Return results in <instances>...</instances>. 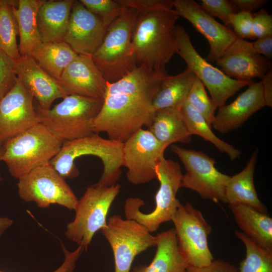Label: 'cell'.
Returning a JSON list of instances; mask_svg holds the SVG:
<instances>
[{"label":"cell","instance_id":"obj_1","mask_svg":"<svg viewBox=\"0 0 272 272\" xmlns=\"http://www.w3.org/2000/svg\"><path fill=\"white\" fill-rule=\"evenodd\" d=\"M167 72H155L137 65L127 75L107 83L102 107L94 118V133L124 143L138 130L149 127L155 111L154 97Z\"/></svg>","mask_w":272,"mask_h":272},{"label":"cell","instance_id":"obj_2","mask_svg":"<svg viewBox=\"0 0 272 272\" xmlns=\"http://www.w3.org/2000/svg\"><path fill=\"white\" fill-rule=\"evenodd\" d=\"M179 17L174 9L137 12L131 35L137 65L166 71L167 64L177 51L175 28Z\"/></svg>","mask_w":272,"mask_h":272},{"label":"cell","instance_id":"obj_3","mask_svg":"<svg viewBox=\"0 0 272 272\" xmlns=\"http://www.w3.org/2000/svg\"><path fill=\"white\" fill-rule=\"evenodd\" d=\"M123 143L104 139L94 133L89 136L64 142L58 153L50 161L52 167L64 179L79 175L75 160L82 156L99 158L103 165V172L97 184L110 186L116 184L123 166Z\"/></svg>","mask_w":272,"mask_h":272},{"label":"cell","instance_id":"obj_4","mask_svg":"<svg viewBox=\"0 0 272 272\" xmlns=\"http://www.w3.org/2000/svg\"><path fill=\"white\" fill-rule=\"evenodd\" d=\"M103 99L71 94L52 108L35 109L40 123L63 143L93 134V122Z\"/></svg>","mask_w":272,"mask_h":272},{"label":"cell","instance_id":"obj_5","mask_svg":"<svg viewBox=\"0 0 272 272\" xmlns=\"http://www.w3.org/2000/svg\"><path fill=\"white\" fill-rule=\"evenodd\" d=\"M63 143L39 123L4 142L2 160L10 174L18 179L31 170L49 164Z\"/></svg>","mask_w":272,"mask_h":272},{"label":"cell","instance_id":"obj_6","mask_svg":"<svg viewBox=\"0 0 272 272\" xmlns=\"http://www.w3.org/2000/svg\"><path fill=\"white\" fill-rule=\"evenodd\" d=\"M137 11L127 9L109 26L100 46L91 55L108 83L115 82L137 66L131 35Z\"/></svg>","mask_w":272,"mask_h":272},{"label":"cell","instance_id":"obj_7","mask_svg":"<svg viewBox=\"0 0 272 272\" xmlns=\"http://www.w3.org/2000/svg\"><path fill=\"white\" fill-rule=\"evenodd\" d=\"M156 172L160 186L155 196L154 210L149 213L142 212L140 208L144 201L139 197L128 198L124 205L125 218L136 221L151 233L163 223L172 220L180 203L176 194L183 176L179 163L164 157L158 163Z\"/></svg>","mask_w":272,"mask_h":272},{"label":"cell","instance_id":"obj_8","mask_svg":"<svg viewBox=\"0 0 272 272\" xmlns=\"http://www.w3.org/2000/svg\"><path fill=\"white\" fill-rule=\"evenodd\" d=\"M118 184L107 186L97 183L88 187L78 199L73 221L66 225V238L86 251L95 234L107 224L109 209L120 192Z\"/></svg>","mask_w":272,"mask_h":272},{"label":"cell","instance_id":"obj_9","mask_svg":"<svg viewBox=\"0 0 272 272\" xmlns=\"http://www.w3.org/2000/svg\"><path fill=\"white\" fill-rule=\"evenodd\" d=\"M175 36L177 53L207 88L217 108L225 105L229 98L253 81H240L231 78L203 58L195 49L190 38L181 25H176Z\"/></svg>","mask_w":272,"mask_h":272},{"label":"cell","instance_id":"obj_10","mask_svg":"<svg viewBox=\"0 0 272 272\" xmlns=\"http://www.w3.org/2000/svg\"><path fill=\"white\" fill-rule=\"evenodd\" d=\"M172 152L182 163L186 173L183 174L181 187L191 189L204 199L226 202L225 191L230 176L215 167V159L201 151L187 149L176 145Z\"/></svg>","mask_w":272,"mask_h":272},{"label":"cell","instance_id":"obj_11","mask_svg":"<svg viewBox=\"0 0 272 272\" xmlns=\"http://www.w3.org/2000/svg\"><path fill=\"white\" fill-rule=\"evenodd\" d=\"M18 194L26 202L41 208L57 204L74 210L78 199L63 178L50 165L39 166L18 179Z\"/></svg>","mask_w":272,"mask_h":272},{"label":"cell","instance_id":"obj_12","mask_svg":"<svg viewBox=\"0 0 272 272\" xmlns=\"http://www.w3.org/2000/svg\"><path fill=\"white\" fill-rule=\"evenodd\" d=\"M112 249L114 272H130L134 258L148 248L156 246V237L135 220L114 215L101 230Z\"/></svg>","mask_w":272,"mask_h":272},{"label":"cell","instance_id":"obj_13","mask_svg":"<svg viewBox=\"0 0 272 272\" xmlns=\"http://www.w3.org/2000/svg\"><path fill=\"white\" fill-rule=\"evenodd\" d=\"M171 221L187 265L200 267L210 264L214 260L208 244L212 228L201 212L190 203H180Z\"/></svg>","mask_w":272,"mask_h":272},{"label":"cell","instance_id":"obj_14","mask_svg":"<svg viewBox=\"0 0 272 272\" xmlns=\"http://www.w3.org/2000/svg\"><path fill=\"white\" fill-rule=\"evenodd\" d=\"M166 148L148 129L141 128L133 134L123 143V163L127 169V180L139 185L156 178V167Z\"/></svg>","mask_w":272,"mask_h":272},{"label":"cell","instance_id":"obj_15","mask_svg":"<svg viewBox=\"0 0 272 272\" xmlns=\"http://www.w3.org/2000/svg\"><path fill=\"white\" fill-rule=\"evenodd\" d=\"M33 99L18 79L13 87L0 99L1 143L40 123Z\"/></svg>","mask_w":272,"mask_h":272},{"label":"cell","instance_id":"obj_16","mask_svg":"<svg viewBox=\"0 0 272 272\" xmlns=\"http://www.w3.org/2000/svg\"><path fill=\"white\" fill-rule=\"evenodd\" d=\"M178 16L189 22L207 39L210 46L207 61H215L237 38L234 31L218 22L200 4L193 0H174Z\"/></svg>","mask_w":272,"mask_h":272},{"label":"cell","instance_id":"obj_17","mask_svg":"<svg viewBox=\"0 0 272 272\" xmlns=\"http://www.w3.org/2000/svg\"><path fill=\"white\" fill-rule=\"evenodd\" d=\"M215 62L226 75L240 81L261 79L271 69L270 59L257 53L251 42L238 37Z\"/></svg>","mask_w":272,"mask_h":272},{"label":"cell","instance_id":"obj_18","mask_svg":"<svg viewBox=\"0 0 272 272\" xmlns=\"http://www.w3.org/2000/svg\"><path fill=\"white\" fill-rule=\"evenodd\" d=\"M108 27L80 1H74L64 41L78 54L92 55L102 42Z\"/></svg>","mask_w":272,"mask_h":272},{"label":"cell","instance_id":"obj_19","mask_svg":"<svg viewBox=\"0 0 272 272\" xmlns=\"http://www.w3.org/2000/svg\"><path fill=\"white\" fill-rule=\"evenodd\" d=\"M69 95L103 99L107 82L92 56L78 54L66 66L58 81Z\"/></svg>","mask_w":272,"mask_h":272},{"label":"cell","instance_id":"obj_20","mask_svg":"<svg viewBox=\"0 0 272 272\" xmlns=\"http://www.w3.org/2000/svg\"><path fill=\"white\" fill-rule=\"evenodd\" d=\"M247 86L234 101L218 108L212 126L220 133H226L239 128L252 114L265 106L261 82H252Z\"/></svg>","mask_w":272,"mask_h":272},{"label":"cell","instance_id":"obj_21","mask_svg":"<svg viewBox=\"0 0 272 272\" xmlns=\"http://www.w3.org/2000/svg\"><path fill=\"white\" fill-rule=\"evenodd\" d=\"M18 79L38 101L40 108L49 109L54 101L69 94L58 82L49 75L31 56L21 57L16 62Z\"/></svg>","mask_w":272,"mask_h":272},{"label":"cell","instance_id":"obj_22","mask_svg":"<svg viewBox=\"0 0 272 272\" xmlns=\"http://www.w3.org/2000/svg\"><path fill=\"white\" fill-rule=\"evenodd\" d=\"M74 0H43L37 14L42 42L64 41Z\"/></svg>","mask_w":272,"mask_h":272},{"label":"cell","instance_id":"obj_23","mask_svg":"<svg viewBox=\"0 0 272 272\" xmlns=\"http://www.w3.org/2000/svg\"><path fill=\"white\" fill-rule=\"evenodd\" d=\"M156 237L157 250L152 262L135 266L130 272H185L187 264L179 248L174 228Z\"/></svg>","mask_w":272,"mask_h":272},{"label":"cell","instance_id":"obj_24","mask_svg":"<svg viewBox=\"0 0 272 272\" xmlns=\"http://www.w3.org/2000/svg\"><path fill=\"white\" fill-rule=\"evenodd\" d=\"M255 150L245 168L239 173L230 176L226 185L225 195L229 205L240 204L266 214L267 210L258 197L253 177L258 157Z\"/></svg>","mask_w":272,"mask_h":272},{"label":"cell","instance_id":"obj_25","mask_svg":"<svg viewBox=\"0 0 272 272\" xmlns=\"http://www.w3.org/2000/svg\"><path fill=\"white\" fill-rule=\"evenodd\" d=\"M229 207L242 232L272 252V218L247 206L229 205Z\"/></svg>","mask_w":272,"mask_h":272},{"label":"cell","instance_id":"obj_26","mask_svg":"<svg viewBox=\"0 0 272 272\" xmlns=\"http://www.w3.org/2000/svg\"><path fill=\"white\" fill-rule=\"evenodd\" d=\"M195 78L194 74L187 67L179 74L165 76L153 99L155 112L169 108L180 109L186 101Z\"/></svg>","mask_w":272,"mask_h":272},{"label":"cell","instance_id":"obj_27","mask_svg":"<svg viewBox=\"0 0 272 272\" xmlns=\"http://www.w3.org/2000/svg\"><path fill=\"white\" fill-rule=\"evenodd\" d=\"M148 130L167 148L175 143L188 144L191 135L188 132L180 110L169 108L155 112Z\"/></svg>","mask_w":272,"mask_h":272},{"label":"cell","instance_id":"obj_28","mask_svg":"<svg viewBox=\"0 0 272 272\" xmlns=\"http://www.w3.org/2000/svg\"><path fill=\"white\" fill-rule=\"evenodd\" d=\"M43 0H18L16 14L20 37L21 57L31 56L42 43L37 26V14Z\"/></svg>","mask_w":272,"mask_h":272},{"label":"cell","instance_id":"obj_29","mask_svg":"<svg viewBox=\"0 0 272 272\" xmlns=\"http://www.w3.org/2000/svg\"><path fill=\"white\" fill-rule=\"evenodd\" d=\"M78 54L64 41L42 42L31 56L49 75L57 81L66 66Z\"/></svg>","mask_w":272,"mask_h":272},{"label":"cell","instance_id":"obj_30","mask_svg":"<svg viewBox=\"0 0 272 272\" xmlns=\"http://www.w3.org/2000/svg\"><path fill=\"white\" fill-rule=\"evenodd\" d=\"M179 110L186 128L191 135H198L211 143L220 152L227 154L231 160L240 157L241 151L219 138L212 130L211 126L204 117L190 105L187 100Z\"/></svg>","mask_w":272,"mask_h":272},{"label":"cell","instance_id":"obj_31","mask_svg":"<svg viewBox=\"0 0 272 272\" xmlns=\"http://www.w3.org/2000/svg\"><path fill=\"white\" fill-rule=\"evenodd\" d=\"M18 4V1L0 0V50L16 61L21 58L17 41Z\"/></svg>","mask_w":272,"mask_h":272},{"label":"cell","instance_id":"obj_32","mask_svg":"<svg viewBox=\"0 0 272 272\" xmlns=\"http://www.w3.org/2000/svg\"><path fill=\"white\" fill-rule=\"evenodd\" d=\"M236 237L244 244L245 258L238 272H272V252L261 247L242 232L235 231Z\"/></svg>","mask_w":272,"mask_h":272},{"label":"cell","instance_id":"obj_33","mask_svg":"<svg viewBox=\"0 0 272 272\" xmlns=\"http://www.w3.org/2000/svg\"><path fill=\"white\" fill-rule=\"evenodd\" d=\"M187 101L195 110L204 117L208 124L212 126L217 107L213 100L208 96L203 84L196 77Z\"/></svg>","mask_w":272,"mask_h":272},{"label":"cell","instance_id":"obj_34","mask_svg":"<svg viewBox=\"0 0 272 272\" xmlns=\"http://www.w3.org/2000/svg\"><path fill=\"white\" fill-rule=\"evenodd\" d=\"M85 8L98 16L108 27L126 9L118 0H80Z\"/></svg>","mask_w":272,"mask_h":272},{"label":"cell","instance_id":"obj_35","mask_svg":"<svg viewBox=\"0 0 272 272\" xmlns=\"http://www.w3.org/2000/svg\"><path fill=\"white\" fill-rule=\"evenodd\" d=\"M16 62L0 50V99L13 87L17 81Z\"/></svg>","mask_w":272,"mask_h":272},{"label":"cell","instance_id":"obj_36","mask_svg":"<svg viewBox=\"0 0 272 272\" xmlns=\"http://www.w3.org/2000/svg\"><path fill=\"white\" fill-rule=\"evenodd\" d=\"M200 5L209 14L219 18L226 26L229 25L230 16L239 11L231 1L201 0Z\"/></svg>","mask_w":272,"mask_h":272},{"label":"cell","instance_id":"obj_37","mask_svg":"<svg viewBox=\"0 0 272 272\" xmlns=\"http://www.w3.org/2000/svg\"><path fill=\"white\" fill-rule=\"evenodd\" d=\"M229 25L232 26L237 37L244 39H253L252 35V13L239 11L229 17Z\"/></svg>","mask_w":272,"mask_h":272},{"label":"cell","instance_id":"obj_38","mask_svg":"<svg viewBox=\"0 0 272 272\" xmlns=\"http://www.w3.org/2000/svg\"><path fill=\"white\" fill-rule=\"evenodd\" d=\"M118 2L125 8L135 10L137 12L174 9L172 0H118Z\"/></svg>","mask_w":272,"mask_h":272},{"label":"cell","instance_id":"obj_39","mask_svg":"<svg viewBox=\"0 0 272 272\" xmlns=\"http://www.w3.org/2000/svg\"><path fill=\"white\" fill-rule=\"evenodd\" d=\"M251 31L253 39L272 35V16L265 9L252 14Z\"/></svg>","mask_w":272,"mask_h":272},{"label":"cell","instance_id":"obj_40","mask_svg":"<svg viewBox=\"0 0 272 272\" xmlns=\"http://www.w3.org/2000/svg\"><path fill=\"white\" fill-rule=\"evenodd\" d=\"M185 272H238V270L229 262L218 259L200 267L187 265Z\"/></svg>","mask_w":272,"mask_h":272},{"label":"cell","instance_id":"obj_41","mask_svg":"<svg viewBox=\"0 0 272 272\" xmlns=\"http://www.w3.org/2000/svg\"><path fill=\"white\" fill-rule=\"evenodd\" d=\"M61 246L64 255V260L61 265L53 272H74L78 259L85 250L80 245L72 252L69 251L62 243ZM0 272L4 271L0 270Z\"/></svg>","mask_w":272,"mask_h":272},{"label":"cell","instance_id":"obj_42","mask_svg":"<svg viewBox=\"0 0 272 272\" xmlns=\"http://www.w3.org/2000/svg\"><path fill=\"white\" fill-rule=\"evenodd\" d=\"M251 43L257 53L269 59L272 58V35L258 38Z\"/></svg>","mask_w":272,"mask_h":272},{"label":"cell","instance_id":"obj_43","mask_svg":"<svg viewBox=\"0 0 272 272\" xmlns=\"http://www.w3.org/2000/svg\"><path fill=\"white\" fill-rule=\"evenodd\" d=\"M239 11L252 13L265 5L267 0H231Z\"/></svg>","mask_w":272,"mask_h":272},{"label":"cell","instance_id":"obj_44","mask_svg":"<svg viewBox=\"0 0 272 272\" xmlns=\"http://www.w3.org/2000/svg\"><path fill=\"white\" fill-rule=\"evenodd\" d=\"M265 106L272 107V69L261 78Z\"/></svg>","mask_w":272,"mask_h":272},{"label":"cell","instance_id":"obj_45","mask_svg":"<svg viewBox=\"0 0 272 272\" xmlns=\"http://www.w3.org/2000/svg\"><path fill=\"white\" fill-rule=\"evenodd\" d=\"M13 224V221L8 217H0V236Z\"/></svg>","mask_w":272,"mask_h":272},{"label":"cell","instance_id":"obj_46","mask_svg":"<svg viewBox=\"0 0 272 272\" xmlns=\"http://www.w3.org/2000/svg\"><path fill=\"white\" fill-rule=\"evenodd\" d=\"M4 152L3 143L0 142V162L2 161V156ZM2 177L0 173V183L2 181Z\"/></svg>","mask_w":272,"mask_h":272}]
</instances>
